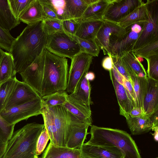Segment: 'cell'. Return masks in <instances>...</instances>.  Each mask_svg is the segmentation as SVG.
<instances>
[{
  "instance_id": "6da1fadb",
  "label": "cell",
  "mask_w": 158,
  "mask_h": 158,
  "mask_svg": "<svg viewBox=\"0 0 158 158\" xmlns=\"http://www.w3.org/2000/svg\"><path fill=\"white\" fill-rule=\"evenodd\" d=\"M42 21L27 25L12 44L9 53L16 73L25 70L45 48L48 35Z\"/></svg>"
},
{
  "instance_id": "7a4b0ae2",
  "label": "cell",
  "mask_w": 158,
  "mask_h": 158,
  "mask_svg": "<svg viewBox=\"0 0 158 158\" xmlns=\"http://www.w3.org/2000/svg\"><path fill=\"white\" fill-rule=\"evenodd\" d=\"M91 135L87 144L102 146H114L123 153L124 158H141L134 140L127 132L116 129L91 125Z\"/></svg>"
},
{
  "instance_id": "3957f363",
  "label": "cell",
  "mask_w": 158,
  "mask_h": 158,
  "mask_svg": "<svg viewBox=\"0 0 158 158\" xmlns=\"http://www.w3.org/2000/svg\"><path fill=\"white\" fill-rule=\"evenodd\" d=\"M44 128V124L32 123L13 132L2 158H39L36 144Z\"/></svg>"
},
{
  "instance_id": "277c9868",
  "label": "cell",
  "mask_w": 158,
  "mask_h": 158,
  "mask_svg": "<svg viewBox=\"0 0 158 158\" xmlns=\"http://www.w3.org/2000/svg\"><path fill=\"white\" fill-rule=\"evenodd\" d=\"M68 64L66 58L55 55L45 48L41 97L67 88Z\"/></svg>"
},
{
  "instance_id": "5b68a950",
  "label": "cell",
  "mask_w": 158,
  "mask_h": 158,
  "mask_svg": "<svg viewBox=\"0 0 158 158\" xmlns=\"http://www.w3.org/2000/svg\"><path fill=\"white\" fill-rule=\"evenodd\" d=\"M45 48L58 56L71 59L82 52L77 42L64 32H57L48 35Z\"/></svg>"
},
{
  "instance_id": "8992f818",
  "label": "cell",
  "mask_w": 158,
  "mask_h": 158,
  "mask_svg": "<svg viewBox=\"0 0 158 158\" xmlns=\"http://www.w3.org/2000/svg\"><path fill=\"white\" fill-rule=\"evenodd\" d=\"M148 19L133 48V51L158 40V0H148L146 2Z\"/></svg>"
},
{
  "instance_id": "52a82bcc",
  "label": "cell",
  "mask_w": 158,
  "mask_h": 158,
  "mask_svg": "<svg viewBox=\"0 0 158 158\" xmlns=\"http://www.w3.org/2000/svg\"><path fill=\"white\" fill-rule=\"evenodd\" d=\"M44 106L42 98L37 99L3 111L0 115L7 123L15 125L21 121L41 114Z\"/></svg>"
},
{
  "instance_id": "ba28073f",
  "label": "cell",
  "mask_w": 158,
  "mask_h": 158,
  "mask_svg": "<svg viewBox=\"0 0 158 158\" xmlns=\"http://www.w3.org/2000/svg\"><path fill=\"white\" fill-rule=\"evenodd\" d=\"M93 58L92 56L82 52L71 59L65 90L68 94L73 92L81 78L88 72Z\"/></svg>"
},
{
  "instance_id": "9c48e42d",
  "label": "cell",
  "mask_w": 158,
  "mask_h": 158,
  "mask_svg": "<svg viewBox=\"0 0 158 158\" xmlns=\"http://www.w3.org/2000/svg\"><path fill=\"white\" fill-rule=\"evenodd\" d=\"M144 3L141 0H110L102 19L118 23Z\"/></svg>"
},
{
  "instance_id": "30bf717a",
  "label": "cell",
  "mask_w": 158,
  "mask_h": 158,
  "mask_svg": "<svg viewBox=\"0 0 158 158\" xmlns=\"http://www.w3.org/2000/svg\"><path fill=\"white\" fill-rule=\"evenodd\" d=\"M141 32L137 33L132 31L130 26L127 28L126 32L124 34L111 36L109 40L108 55H110L112 57H121L126 53L133 51Z\"/></svg>"
},
{
  "instance_id": "8fae6325",
  "label": "cell",
  "mask_w": 158,
  "mask_h": 158,
  "mask_svg": "<svg viewBox=\"0 0 158 158\" xmlns=\"http://www.w3.org/2000/svg\"><path fill=\"white\" fill-rule=\"evenodd\" d=\"M45 48L25 70L20 73L23 81L40 95L44 70Z\"/></svg>"
},
{
  "instance_id": "7c38bea8",
  "label": "cell",
  "mask_w": 158,
  "mask_h": 158,
  "mask_svg": "<svg viewBox=\"0 0 158 158\" xmlns=\"http://www.w3.org/2000/svg\"><path fill=\"white\" fill-rule=\"evenodd\" d=\"M41 98L40 94L29 85L18 80L3 111Z\"/></svg>"
},
{
  "instance_id": "4fadbf2b",
  "label": "cell",
  "mask_w": 158,
  "mask_h": 158,
  "mask_svg": "<svg viewBox=\"0 0 158 158\" xmlns=\"http://www.w3.org/2000/svg\"><path fill=\"white\" fill-rule=\"evenodd\" d=\"M70 132L66 147L80 149L89 134L88 129L91 125L77 118L68 112Z\"/></svg>"
},
{
  "instance_id": "5bb4252c",
  "label": "cell",
  "mask_w": 158,
  "mask_h": 158,
  "mask_svg": "<svg viewBox=\"0 0 158 158\" xmlns=\"http://www.w3.org/2000/svg\"><path fill=\"white\" fill-rule=\"evenodd\" d=\"M104 21L95 40L100 49L103 51L104 54L108 55L110 37L112 35L120 36L124 34L126 32L127 28H123L117 23Z\"/></svg>"
},
{
  "instance_id": "9a60e30c",
  "label": "cell",
  "mask_w": 158,
  "mask_h": 158,
  "mask_svg": "<svg viewBox=\"0 0 158 158\" xmlns=\"http://www.w3.org/2000/svg\"><path fill=\"white\" fill-rule=\"evenodd\" d=\"M61 147H66L70 132L68 112L61 105L51 107Z\"/></svg>"
},
{
  "instance_id": "2e32d148",
  "label": "cell",
  "mask_w": 158,
  "mask_h": 158,
  "mask_svg": "<svg viewBox=\"0 0 158 158\" xmlns=\"http://www.w3.org/2000/svg\"><path fill=\"white\" fill-rule=\"evenodd\" d=\"M147 79L142 106V115L150 117L158 112V80L148 76Z\"/></svg>"
},
{
  "instance_id": "e0dca14e",
  "label": "cell",
  "mask_w": 158,
  "mask_h": 158,
  "mask_svg": "<svg viewBox=\"0 0 158 158\" xmlns=\"http://www.w3.org/2000/svg\"><path fill=\"white\" fill-rule=\"evenodd\" d=\"M84 158H124L122 151L114 146L93 145L84 143L80 148Z\"/></svg>"
},
{
  "instance_id": "ac0fdd59",
  "label": "cell",
  "mask_w": 158,
  "mask_h": 158,
  "mask_svg": "<svg viewBox=\"0 0 158 158\" xmlns=\"http://www.w3.org/2000/svg\"><path fill=\"white\" fill-rule=\"evenodd\" d=\"M158 115L155 114L150 117L142 115L132 118L128 115L126 118L132 134L137 135L146 133L154 127L158 126Z\"/></svg>"
},
{
  "instance_id": "d6986e66",
  "label": "cell",
  "mask_w": 158,
  "mask_h": 158,
  "mask_svg": "<svg viewBox=\"0 0 158 158\" xmlns=\"http://www.w3.org/2000/svg\"><path fill=\"white\" fill-rule=\"evenodd\" d=\"M109 72L117 99L120 114L126 118L134 108V106L130 99L123 85L114 78L111 71Z\"/></svg>"
},
{
  "instance_id": "ffe728a7",
  "label": "cell",
  "mask_w": 158,
  "mask_h": 158,
  "mask_svg": "<svg viewBox=\"0 0 158 158\" xmlns=\"http://www.w3.org/2000/svg\"><path fill=\"white\" fill-rule=\"evenodd\" d=\"M62 106L69 112L78 119L92 125L91 111L76 100L69 95Z\"/></svg>"
},
{
  "instance_id": "44dd1931",
  "label": "cell",
  "mask_w": 158,
  "mask_h": 158,
  "mask_svg": "<svg viewBox=\"0 0 158 158\" xmlns=\"http://www.w3.org/2000/svg\"><path fill=\"white\" fill-rule=\"evenodd\" d=\"M103 20H88L82 21L79 23L74 36L85 40H95Z\"/></svg>"
},
{
  "instance_id": "7402d4cb",
  "label": "cell",
  "mask_w": 158,
  "mask_h": 158,
  "mask_svg": "<svg viewBox=\"0 0 158 158\" xmlns=\"http://www.w3.org/2000/svg\"><path fill=\"white\" fill-rule=\"evenodd\" d=\"M40 158H84L80 149L55 146L49 143Z\"/></svg>"
},
{
  "instance_id": "603a6c76",
  "label": "cell",
  "mask_w": 158,
  "mask_h": 158,
  "mask_svg": "<svg viewBox=\"0 0 158 158\" xmlns=\"http://www.w3.org/2000/svg\"><path fill=\"white\" fill-rule=\"evenodd\" d=\"M46 19L40 0H33L20 15L19 19L20 22L28 25Z\"/></svg>"
},
{
  "instance_id": "cb8c5ba5",
  "label": "cell",
  "mask_w": 158,
  "mask_h": 158,
  "mask_svg": "<svg viewBox=\"0 0 158 158\" xmlns=\"http://www.w3.org/2000/svg\"><path fill=\"white\" fill-rule=\"evenodd\" d=\"M85 74L79 81L73 92L69 95L81 104L91 109L90 106L93 104L90 97L91 86L90 81L85 77Z\"/></svg>"
},
{
  "instance_id": "d4e9b609",
  "label": "cell",
  "mask_w": 158,
  "mask_h": 158,
  "mask_svg": "<svg viewBox=\"0 0 158 158\" xmlns=\"http://www.w3.org/2000/svg\"><path fill=\"white\" fill-rule=\"evenodd\" d=\"M20 23L13 14L8 0H0V27L10 31Z\"/></svg>"
},
{
  "instance_id": "484cf974",
  "label": "cell",
  "mask_w": 158,
  "mask_h": 158,
  "mask_svg": "<svg viewBox=\"0 0 158 158\" xmlns=\"http://www.w3.org/2000/svg\"><path fill=\"white\" fill-rule=\"evenodd\" d=\"M148 19L146 5L144 3L117 23L123 28L126 29L135 24L143 25Z\"/></svg>"
},
{
  "instance_id": "4316f807",
  "label": "cell",
  "mask_w": 158,
  "mask_h": 158,
  "mask_svg": "<svg viewBox=\"0 0 158 158\" xmlns=\"http://www.w3.org/2000/svg\"><path fill=\"white\" fill-rule=\"evenodd\" d=\"M110 0H97L87 7L78 22L88 20L102 19Z\"/></svg>"
},
{
  "instance_id": "83f0119b",
  "label": "cell",
  "mask_w": 158,
  "mask_h": 158,
  "mask_svg": "<svg viewBox=\"0 0 158 158\" xmlns=\"http://www.w3.org/2000/svg\"><path fill=\"white\" fill-rule=\"evenodd\" d=\"M131 79L135 95V107L142 108L143 102L145 91L147 76L139 77L132 70H127Z\"/></svg>"
},
{
  "instance_id": "f1b7e54d",
  "label": "cell",
  "mask_w": 158,
  "mask_h": 158,
  "mask_svg": "<svg viewBox=\"0 0 158 158\" xmlns=\"http://www.w3.org/2000/svg\"><path fill=\"white\" fill-rule=\"evenodd\" d=\"M41 114L44 121V128L49 137L50 143L55 146H60L57 132L54 123L53 114L51 107L44 106Z\"/></svg>"
},
{
  "instance_id": "f546056e",
  "label": "cell",
  "mask_w": 158,
  "mask_h": 158,
  "mask_svg": "<svg viewBox=\"0 0 158 158\" xmlns=\"http://www.w3.org/2000/svg\"><path fill=\"white\" fill-rule=\"evenodd\" d=\"M65 11L68 19L78 20L90 5L86 0H65Z\"/></svg>"
},
{
  "instance_id": "4dcf8cb0",
  "label": "cell",
  "mask_w": 158,
  "mask_h": 158,
  "mask_svg": "<svg viewBox=\"0 0 158 158\" xmlns=\"http://www.w3.org/2000/svg\"><path fill=\"white\" fill-rule=\"evenodd\" d=\"M121 58L127 70H132L139 77H143L147 76L146 70L135 55L133 51L126 53Z\"/></svg>"
},
{
  "instance_id": "1f68e13d",
  "label": "cell",
  "mask_w": 158,
  "mask_h": 158,
  "mask_svg": "<svg viewBox=\"0 0 158 158\" xmlns=\"http://www.w3.org/2000/svg\"><path fill=\"white\" fill-rule=\"evenodd\" d=\"M16 73L12 56L5 52L0 64V84L16 76Z\"/></svg>"
},
{
  "instance_id": "d6a6232c",
  "label": "cell",
  "mask_w": 158,
  "mask_h": 158,
  "mask_svg": "<svg viewBox=\"0 0 158 158\" xmlns=\"http://www.w3.org/2000/svg\"><path fill=\"white\" fill-rule=\"evenodd\" d=\"M18 80L15 76L0 84V113L4 110Z\"/></svg>"
},
{
  "instance_id": "836d02e7",
  "label": "cell",
  "mask_w": 158,
  "mask_h": 158,
  "mask_svg": "<svg viewBox=\"0 0 158 158\" xmlns=\"http://www.w3.org/2000/svg\"><path fill=\"white\" fill-rule=\"evenodd\" d=\"M71 36L78 43L82 52L91 55L93 57L98 56L100 49L95 40H85L75 36Z\"/></svg>"
},
{
  "instance_id": "e575fe53",
  "label": "cell",
  "mask_w": 158,
  "mask_h": 158,
  "mask_svg": "<svg viewBox=\"0 0 158 158\" xmlns=\"http://www.w3.org/2000/svg\"><path fill=\"white\" fill-rule=\"evenodd\" d=\"M68 94L66 91H58L41 97L44 106L51 107L58 105L62 106L66 100Z\"/></svg>"
},
{
  "instance_id": "d590c367",
  "label": "cell",
  "mask_w": 158,
  "mask_h": 158,
  "mask_svg": "<svg viewBox=\"0 0 158 158\" xmlns=\"http://www.w3.org/2000/svg\"><path fill=\"white\" fill-rule=\"evenodd\" d=\"M137 57L145 59L158 55V40L133 51Z\"/></svg>"
},
{
  "instance_id": "8d00e7d4",
  "label": "cell",
  "mask_w": 158,
  "mask_h": 158,
  "mask_svg": "<svg viewBox=\"0 0 158 158\" xmlns=\"http://www.w3.org/2000/svg\"><path fill=\"white\" fill-rule=\"evenodd\" d=\"M33 0H8V1L13 14L19 19L20 15L29 6Z\"/></svg>"
},
{
  "instance_id": "74e56055",
  "label": "cell",
  "mask_w": 158,
  "mask_h": 158,
  "mask_svg": "<svg viewBox=\"0 0 158 158\" xmlns=\"http://www.w3.org/2000/svg\"><path fill=\"white\" fill-rule=\"evenodd\" d=\"M45 1L52 8L60 20L68 19L65 11V0H45Z\"/></svg>"
},
{
  "instance_id": "f35d334b",
  "label": "cell",
  "mask_w": 158,
  "mask_h": 158,
  "mask_svg": "<svg viewBox=\"0 0 158 158\" xmlns=\"http://www.w3.org/2000/svg\"><path fill=\"white\" fill-rule=\"evenodd\" d=\"M15 126L7 123L0 115V139L3 142L7 143L10 139L14 132Z\"/></svg>"
},
{
  "instance_id": "ab89813d",
  "label": "cell",
  "mask_w": 158,
  "mask_h": 158,
  "mask_svg": "<svg viewBox=\"0 0 158 158\" xmlns=\"http://www.w3.org/2000/svg\"><path fill=\"white\" fill-rule=\"evenodd\" d=\"M15 39L9 31L0 27V48L5 50L6 52H9Z\"/></svg>"
},
{
  "instance_id": "60d3db41",
  "label": "cell",
  "mask_w": 158,
  "mask_h": 158,
  "mask_svg": "<svg viewBox=\"0 0 158 158\" xmlns=\"http://www.w3.org/2000/svg\"><path fill=\"white\" fill-rule=\"evenodd\" d=\"M148 64L147 76L158 80V55L146 59Z\"/></svg>"
},
{
  "instance_id": "b9f144b4",
  "label": "cell",
  "mask_w": 158,
  "mask_h": 158,
  "mask_svg": "<svg viewBox=\"0 0 158 158\" xmlns=\"http://www.w3.org/2000/svg\"><path fill=\"white\" fill-rule=\"evenodd\" d=\"M42 21L44 28L48 35L57 32H64L61 21L46 19Z\"/></svg>"
},
{
  "instance_id": "7bdbcfd3",
  "label": "cell",
  "mask_w": 158,
  "mask_h": 158,
  "mask_svg": "<svg viewBox=\"0 0 158 158\" xmlns=\"http://www.w3.org/2000/svg\"><path fill=\"white\" fill-rule=\"evenodd\" d=\"M49 139L47 131L44 128L40 135L37 141L36 154L37 156H38L43 152Z\"/></svg>"
},
{
  "instance_id": "ee69618b",
  "label": "cell",
  "mask_w": 158,
  "mask_h": 158,
  "mask_svg": "<svg viewBox=\"0 0 158 158\" xmlns=\"http://www.w3.org/2000/svg\"><path fill=\"white\" fill-rule=\"evenodd\" d=\"M79 23L77 20L69 19L61 21L64 32L70 36H74Z\"/></svg>"
},
{
  "instance_id": "f6af8a7d",
  "label": "cell",
  "mask_w": 158,
  "mask_h": 158,
  "mask_svg": "<svg viewBox=\"0 0 158 158\" xmlns=\"http://www.w3.org/2000/svg\"><path fill=\"white\" fill-rule=\"evenodd\" d=\"M114 65L119 73L127 80L131 81L130 76L123 64L121 57H112Z\"/></svg>"
},
{
  "instance_id": "bcb514c9",
  "label": "cell",
  "mask_w": 158,
  "mask_h": 158,
  "mask_svg": "<svg viewBox=\"0 0 158 158\" xmlns=\"http://www.w3.org/2000/svg\"><path fill=\"white\" fill-rule=\"evenodd\" d=\"M47 19L60 20L52 8L45 0H39ZM61 21V20H60Z\"/></svg>"
},
{
  "instance_id": "7dc6e473",
  "label": "cell",
  "mask_w": 158,
  "mask_h": 158,
  "mask_svg": "<svg viewBox=\"0 0 158 158\" xmlns=\"http://www.w3.org/2000/svg\"><path fill=\"white\" fill-rule=\"evenodd\" d=\"M123 85L125 87L128 96L135 107V95L133 86L130 80H127L123 77Z\"/></svg>"
},
{
  "instance_id": "c3c4849f",
  "label": "cell",
  "mask_w": 158,
  "mask_h": 158,
  "mask_svg": "<svg viewBox=\"0 0 158 158\" xmlns=\"http://www.w3.org/2000/svg\"><path fill=\"white\" fill-rule=\"evenodd\" d=\"M102 66L106 70L109 71H111L114 66V64L111 56L109 55L102 60Z\"/></svg>"
},
{
  "instance_id": "681fc988",
  "label": "cell",
  "mask_w": 158,
  "mask_h": 158,
  "mask_svg": "<svg viewBox=\"0 0 158 158\" xmlns=\"http://www.w3.org/2000/svg\"><path fill=\"white\" fill-rule=\"evenodd\" d=\"M111 72L114 77L116 81L119 83L123 85V77L118 71L114 65L111 70Z\"/></svg>"
},
{
  "instance_id": "f907efd6",
  "label": "cell",
  "mask_w": 158,
  "mask_h": 158,
  "mask_svg": "<svg viewBox=\"0 0 158 158\" xmlns=\"http://www.w3.org/2000/svg\"><path fill=\"white\" fill-rule=\"evenodd\" d=\"M143 114L142 109L139 107H134L130 113L129 115L132 118L141 116Z\"/></svg>"
},
{
  "instance_id": "816d5d0a",
  "label": "cell",
  "mask_w": 158,
  "mask_h": 158,
  "mask_svg": "<svg viewBox=\"0 0 158 158\" xmlns=\"http://www.w3.org/2000/svg\"><path fill=\"white\" fill-rule=\"evenodd\" d=\"M8 143H5L0 139V158H2L6 149Z\"/></svg>"
},
{
  "instance_id": "f5cc1de1",
  "label": "cell",
  "mask_w": 158,
  "mask_h": 158,
  "mask_svg": "<svg viewBox=\"0 0 158 158\" xmlns=\"http://www.w3.org/2000/svg\"><path fill=\"white\" fill-rule=\"evenodd\" d=\"M142 27L138 24H135L131 26V29L132 31L136 33H139L142 31Z\"/></svg>"
},
{
  "instance_id": "db71d44e",
  "label": "cell",
  "mask_w": 158,
  "mask_h": 158,
  "mask_svg": "<svg viewBox=\"0 0 158 158\" xmlns=\"http://www.w3.org/2000/svg\"><path fill=\"white\" fill-rule=\"evenodd\" d=\"M86 78L89 81H93L95 78V76L94 73L89 72L87 73L85 75Z\"/></svg>"
},
{
  "instance_id": "11a10c76",
  "label": "cell",
  "mask_w": 158,
  "mask_h": 158,
  "mask_svg": "<svg viewBox=\"0 0 158 158\" xmlns=\"http://www.w3.org/2000/svg\"><path fill=\"white\" fill-rule=\"evenodd\" d=\"M154 132L153 134L152 133L154 139L155 141L156 142L158 141V126L154 127L153 129Z\"/></svg>"
},
{
  "instance_id": "9f6ffc18",
  "label": "cell",
  "mask_w": 158,
  "mask_h": 158,
  "mask_svg": "<svg viewBox=\"0 0 158 158\" xmlns=\"http://www.w3.org/2000/svg\"><path fill=\"white\" fill-rule=\"evenodd\" d=\"M5 52H4L2 49L0 48V64L2 60V59L5 54Z\"/></svg>"
},
{
  "instance_id": "6f0895ef",
  "label": "cell",
  "mask_w": 158,
  "mask_h": 158,
  "mask_svg": "<svg viewBox=\"0 0 158 158\" xmlns=\"http://www.w3.org/2000/svg\"><path fill=\"white\" fill-rule=\"evenodd\" d=\"M156 158H158V157H156Z\"/></svg>"
}]
</instances>
